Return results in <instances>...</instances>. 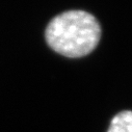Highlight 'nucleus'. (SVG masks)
Wrapping results in <instances>:
<instances>
[{"label":"nucleus","mask_w":132,"mask_h":132,"mask_svg":"<svg viewBox=\"0 0 132 132\" xmlns=\"http://www.w3.org/2000/svg\"><path fill=\"white\" fill-rule=\"evenodd\" d=\"M45 36L55 52L76 58L87 55L97 47L101 27L93 15L84 11H69L50 21Z\"/></svg>","instance_id":"1"},{"label":"nucleus","mask_w":132,"mask_h":132,"mask_svg":"<svg viewBox=\"0 0 132 132\" xmlns=\"http://www.w3.org/2000/svg\"><path fill=\"white\" fill-rule=\"evenodd\" d=\"M107 132H132V111L124 110L114 116Z\"/></svg>","instance_id":"2"}]
</instances>
